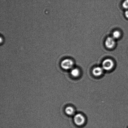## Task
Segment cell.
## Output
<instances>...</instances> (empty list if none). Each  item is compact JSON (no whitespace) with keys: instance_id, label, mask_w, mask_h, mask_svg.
I'll use <instances>...</instances> for the list:
<instances>
[{"instance_id":"cell-4","label":"cell","mask_w":128,"mask_h":128,"mask_svg":"<svg viewBox=\"0 0 128 128\" xmlns=\"http://www.w3.org/2000/svg\"><path fill=\"white\" fill-rule=\"evenodd\" d=\"M115 44V39L112 37H108L105 41V46L107 48H112L114 46Z\"/></svg>"},{"instance_id":"cell-8","label":"cell","mask_w":128,"mask_h":128,"mask_svg":"<svg viewBox=\"0 0 128 128\" xmlns=\"http://www.w3.org/2000/svg\"><path fill=\"white\" fill-rule=\"evenodd\" d=\"M120 36V33L118 31H115L112 34V37L114 39H117L119 38Z\"/></svg>"},{"instance_id":"cell-6","label":"cell","mask_w":128,"mask_h":128,"mask_svg":"<svg viewBox=\"0 0 128 128\" xmlns=\"http://www.w3.org/2000/svg\"><path fill=\"white\" fill-rule=\"evenodd\" d=\"M65 112L67 115H72L74 114V110L72 107H71V106H68L65 108Z\"/></svg>"},{"instance_id":"cell-2","label":"cell","mask_w":128,"mask_h":128,"mask_svg":"<svg viewBox=\"0 0 128 128\" xmlns=\"http://www.w3.org/2000/svg\"><path fill=\"white\" fill-rule=\"evenodd\" d=\"M74 120L75 124L78 126L82 125L85 122L84 117L82 114H80L75 115L74 116Z\"/></svg>"},{"instance_id":"cell-1","label":"cell","mask_w":128,"mask_h":128,"mask_svg":"<svg viewBox=\"0 0 128 128\" xmlns=\"http://www.w3.org/2000/svg\"><path fill=\"white\" fill-rule=\"evenodd\" d=\"M74 66V62L72 60L69 59H66L62 61L61 66L62 68L65 70L71 69Z\"/></svg>"},{"instance_id":"cell-9","label":"cell","mask_w":128,"mask_h":128,"mask_svg":"<svg viewBox=\"0 0 128 128\" xmlns=\"http://www.w3.org/2000/svg\"><path fill=\"white\" fill-rule=\"evenodd\" d=\"M122 6L124 8L128 10V0H124L122 4Z\"/></svg>"},{"instance_id":"cell-5","label":"cell","mask_w":128,"mask_h":128,"mask_svg":"<svg viewBox=\"0 0 128 128\" xmlns=\"http://www.w3.org/2000/svg\"><path fill=\"white\" fill-rule=\"evenodd\" d=\"M104 69L102 68L96 67L93 69L92 70V74L94 76H101L103 72Z\"/></svg>"},{"instance_id":"cell-3","label":"cell","mask_w":128,"mask_h":128,"mask_svg":"<svg viewBox=\"0 0 128 128\" xmlns=\"http://www.w3.org/2000/svg\"><path fill=\"white\" fill-rule=\"evenodd\" d=\"M114 66V62L110 59L104 60L102 63V68L104 70L109 71L111 70Z\"/></svg>"},{"instance_id":"cell-7","label":"cell","mask_w":128,"mask_h":128,"mask_svg":"<svg viewBox=\"0 0 128 128\" xmlns=\"http://www.w3.org/2000/svg\"><path fill=\"white\" fill-rule=\"evenodd\" d=\"M71 74L74 77H77L80 74V70L76 68L72 69L71 71Z\"/></svg>"},{"instance_id":"cell-10","label":"cell","mask_w":128,"mask_h":128,"mask_svg":"<svg viewBox=\"0 0 128 128\" xmlns=\"http://www.w3.org/2000/svg\"><path fill=\"white\" fill-rule=\"evenodd\" d=\"M125 17H126V18H128V10H126L125 11Z\"/></svg>"}]
</instances>
